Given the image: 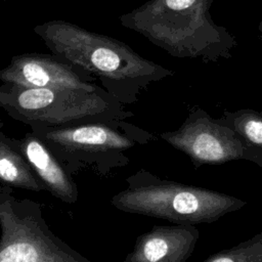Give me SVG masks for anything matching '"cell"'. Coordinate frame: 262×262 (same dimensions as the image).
<instances>
[{
    "mask_svg": "<svg viewBox=\"0 0 262 262\" xmlns=\"http://www.w3.org/2000/svg\"><path fill=\"white\" fill-rule=\"evenodd\" d=\"M34 32L52 54L94 77L124 105L135 103L151 83L174 75L124 42L70 21H45Z\"/></svg>",
    "mask_w": 262,
    "mask_h": 262,
    "instance_id": "cell-1",
    "label": "cell"
},
{
    "mask_svg": "<svg viewBox=\"0 0 262 262\" xmlns=\"http://www.w3.org/2000/svg\"><path fill=\"white\" fill-rule=\"evenodd\" d=\"M214 0H148L120 16L123 27L178 58H230L235 38L210 13Z\"/></svg>",
    "mask_w": 262,
    "mask_h": 262,
    "instance_id": "cell-2",
    "label": "cell"
},
{
    "mask_svg": "<svg viewBox=\"0 0 262 262\" xmlns=\"http://www.w3.org/2000/svg\"><path fill=\"white\" fill-rule=\"evenodd\" d=\"M127 186L111 199L117 210L174 224L212 223L238 211L247 202L224 192L162 179L140 169L126 179Z\"/></svg>",
    "mask_w": 262,
    "mask_h": 262,
    "instance_id": "cell-3",
    "label": "cell"
},
{
    "mask_svg": "<svg viewBox=\"0 0 262 262\" xmlns=\"http://www.w3.org/2000/svg\"><path fill=\"white\" fill-rule=\"evenodd\" d=\"M0 107L32 127H69L134 116L101 86L95 90L0 85Z\"/></svg>",
    "mask_w": 262,
    "mask_h": 262,
    "instance_id": "cell-4",
    "label": "cell"
},
{
    "mask_svg": "<svg viewBox=\"0 0 262 262\" xmlns=\"http://www.w3.org/2000/svg\"><path fill=\"white\" fill-rule=\"evenodd\" d=\"M71 173L90 169L106 176L126 166V150L157 137L126 120L88 123L69 127H32Z\"/></svg>",
    "mask_w": 262,
    "mask_h": 262,
    "instance_id": "cell-5",
    "label": "cell"
},
{
    "mask_svg": "<svg viewBox=\"0 0 262 262\" xmlns=\"http://www.w3.org/2000/svg\"><path fill=\"white\" fill-rule=\"evenodd\" d=\"M0 262H92L50 230L39 203L0 192Z\"/></svg>",
    "mask_w": 262,
    "mask_h": 262,
    "instance_id": "cell-6",
    "label": "cell"
},
{
    "mask_svg": "<svg viewBox=\"0 0 262 262\" xmlns=\"http://www.w3.org/2000/svg\"><path fill=\"white\" fill-rule=\"evenodd\" d=\"M160 137L185 154L194 169L243 159V146L235 132L199 105L189 107L178 129L163 132Z\"/></svg>",
    "mask_w": 262,
    "mask_h": 262,
    "instance_id": "cell-7",
    "label": "cell"
},
{
    "mask_svg": "<svg viewBox=\"0 0 262 262\" xmlns=\"http://www.w3.org/2000/svg\"><path fill=\"white\" fill-rule=\"evenodd\" d=\"M0 80L29 88H73L95 90L96 79L54 54L25 53L11 57L0 71Z\"/></svg>",
    "mask_w": 262,
    "mask_h": 262,
    "instance_id": "cell-8",
    "label": "cell"
},
{
    "mask_svg": "<svg viewBox=\"0 0 262 262\" xmlns=\"http://www.w3.org/2000/svg\"><path fill=\"white\" fill-rule=\"evenodd\" d=\"M199 237L195 225H156L136 238L124 262H186Z\"/></svg>",
    "mask_w": 262,
    "mask_h": 262,
    "instance_id": "cell-9",
    "label": "cell"
},
{
    "mask_svg": "<svg viewBox=\"0 0 262 262\" xmlns=\"http://www.w3.org/2000/svg\"><path fill=\"white\" fill-rule=\"evenodd\" d=\"M11 140L50 194L67 204H75L78 201V186L72 174L33 131L26 133L20 139Z\"/></svg>",
    "mask_w": 262,
    "mask_h": 262,
    "instance_id": "cell-10",
    "label": "cell"
},
{
    "mask_svg": "<svg viewBox=\"0 0 262 262\" xmlns=\"http://www.w3.org/2000/svg\"><path fill=\"white\" fill-rule=\"evenodd\" d=\"M0 185L34 192L47 191L26 157L0 129Z\"/></svg>",
    "mask_w": 262,
    "mask_h": 262,
    "instance_id": "cell-11",
    "label": "cell"
},
{
    "mask_svg": "<svg viewBox=\"0 0 262 262\" xmlns=\"http://www.w3.org/2000/svg\"><path fill=\"white\" fill-rule=\"evenodd\" d=\"M219 120L231 128L243 146V159L262 169V112L252 108L224 111Z\"/></svg>",
    "mask_w": 262,
    "mask_h": 262,
    "instance_id": "cell-12",
    "label": "cell"
},
{
    "mask_svg": "<svg viewBox=\"0 0 262 262\" xmlns=\"http://www.w3.org/2000/svg\"><path fill=\"white\" fill-rule=\"evenodd\" d=\"M204 262H262V231L230 249L211 255Z\"/></svg>",
    "mask_w": 262,
    "mask_h": 262,
    "instance_id": "cell-13",
    "label": "cell"
},
{
    "mask_svg": "<svg viewBox=\"0 0 262 262\" xmlns=\"http://www.w3.org/2000/svg\"><path fill=\"white\" fill-rule=\"evenodd\" d=\"M258 29H259V32H260V36L262 38V17H261V20H260V23L258 25Z\"/></svg>",
    "mask_w": 262,
    "mask_h": 262,
    "instance_id": "cell-14",
    "label": "cell"
},
{
    "mask_svg": "<svg viewBox=\"0 0 262 262\" xmlns=\"http://www.w3.org/2000/svg\"><path fill=\"white\" fill-rule=\"evenodd\" d=\"M3 125H4V124H3V121L1 120V117H0V129L3 127Z\"/></svg>",
    "mask_w": 262,
    "mask_h": 262,
    "instance_id": "cell-15",
    "label": "cell"
},
{
    "mask_svg": "<svg viewBox=\"0 0 262 262\" xmlns=\"http://www.w3.org/2000/svg\"><path fill=\"white\" fill-rule=\"evenodd\" d=\"M5 187H7V186H3V185H0V192L5 188Z\"/></svg>",
    "mask_w": 262,
    "mask_h": 262,
    "instance_id": "cell-16",
    "label": "cell"
}]
</instances>
